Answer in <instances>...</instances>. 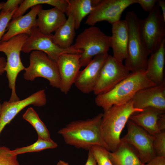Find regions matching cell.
Wrapping results in <instances>:
<instances>
[{"label":"cell","mask_w":165,"mask_h":165,"mask_svg":"<svg viewBox=\"0 0 165 165\" xmlns=\"http://www.w3.org/2000/svg\"><path fill=\"white\" fill-rule=\"evenodd\" d=\"M102 113L86 120L73 121L60 129L58 133L65 143L78 148L89 150L98 145L109 150L102 137L100 125Z\"/></svg>","instance_id":"cell-1"},{"label":"cell","mask_w":165,"mask_h":165,"mask_svg":"<svg viewBox=\"0 0 165 165\" xmlns=\"http://www.w3.org/2000/svg\"><path fill=\"white\" fill-rule=\"evenodd\" d=\"M143 110L134 108L131 100L126 103L114 105L104 110L101 131L103 139L109 151H115L119 144L121 132L130 116Z\"/></svg>","instance_id":"cell-2"},{"label":"cell","mask_w":165,"mask_h":165,"mask_svg":"<svg viewBox=\"0 0 165 165\" xmlns=\"http://www.w3.org/2000/svg\"><path fill=\"white\" fill-rule=\"evenodd\" d=\"M156 85L148 78L145 71L131 72L111 90L97 95L95 102L105 110L114 105L127 103L139 90Z\"/></svg>","instance_id":"cell-3"},{"label":"cell","mask_w":165,"mask_h":165,"mask_svg":"<svg viewBox=\"0 0 165 165\" xmlns=\"http://www.w3.org/2000/svg\"><path fill=\"white\" fill-rule=\"evenodd\" d=\"M129 30L127 56L124 65L131 72L146 71L150 55L145 46L140 31V19L133 11L128 12L125 19Z\"/></svg>","instance_id":"cell-4"},{"label":"cell","mask_w":165,"mask_h":165,"mask_svg":"<svg viewBox=\"0 0 165 165\" xmlns=\"http://www.w3.org/2000/svg\"><path fill=\"white\" fill-rule=\"evenodd\" d=\"M71 46L80 51L81 67L86 66L95 56L108 53L111 47V36L94 26L86 28L77 36Z\"/></svg>","instance_id":"cell-5"},{"label":"cell","mask_w":165,"mask_h":165,"mask_svg":"<svg viewBox=\"0 0 165 165\" xmlns=\"http://www.w3.org/2000/svg\"><path fill=\"white\" fill-rule=\"evenodd\" d=\"M28 35L22 34L11 38L8 40L0 42V52L4 53L7 59L5 71L8 81L9 87L11 93L9 102L20 100L16 92V83L17 76L21 71L24 70L20 57L22 48Z\"/></svg>","instance_id":"cell-6"},{"label":"cell","mask_w":165,"mask_h":165,"mask_svg":"<svg viewBox=\"0 0 165 165\" xmlns=\"http://www.w3.org/2000/svg\"><path fill=\"white\" fill-rule=\"evenodd\" d=\"M29 61V66L24 70L25 79L33 81L37 77L43 78L48 80L53 87L60 88L61 79L57 62L44 53L38 50L31 52Z\"/></svg>","instance_id":"cell-7"},{"label":"cell","mask_w":165,"mask_h":165,"mask_svg":"<svg viewBox=\"0 0 165 165\" xmlns=\"http://www.w3.org/2000/svg\"><path fill=\"white\" fill-rule=\"evenodd\" d=\"M140 31L150 55L157 51L165 40V20L157 4L147 17L140 19Z\"/></svg>","instance_id":"cell-8"},{"label":"cell","mask_w":165,"mask_h":165,"mask_svg":"<svg viewBox=\"0 0 165 165\" xmlns=\"http://www.w3.org/2000/svg\"><path fill=\"white\" fill-rule=\"evenodd\" d=\"M53 34L42 33L36 26L33 27L23 46L21 51L29 53L34 50L42 51L51 59L57 62L59 57L64 53L80 54L81 52L72 47L61 48L55 44L52 40Z\"/></svg>","instance_id":"cell-9"},{"label":"cell","mask_w":165,"mask_h":165,"mask_svg":"<svg viewBox=\"0 0 165 165\" xmlns=\"http://www.w3.org/2000/svg\"><path fill=\"white\" fill-rule=\"evenodd\" d=\"M130 73L122 61L109 55L101 69L93 92L97 96L108 91Z\"/></svg>","instance_id":"cell-10"},{"label":"cell","mask_w":165,"mask_h":165,"mask_svg":"<svg viewBox=\"0 0 165 165\" xmlns=\"http://www.w3.org/2000/svg\"><path fill=\"white\" fill-rule=\"evenodd\" d=\"M135 3L136 0H95L85 24L93 26L97 22L105 21L112 24L120 20L126 8Z\"/></svg>","instance_id":"cell-11"},{"label":"cell","mask_w":165,"mask_h":165,"mask_svg":"<svg viewBox=\"0 0 165 165\" xmlns=\"http://www.w3.org/2000/svg\"><path fill=\"white\" fill-rule=\"evenodd\" d=\"M127 123V133L121 141L132 146L141 162L146 164L156 156L153 148L155 137L130 119Z\"/></svg>","instance_id":"cell-12"},{"label":"cell","mask_w":165,"mask_h":165,"mask_svg":"<svg viewBox=\"0 0 165 165\" xmlns=\"http://www.w3.org/2000/svg\"><path fill=\"white\" fill-rule=\"evenodd\" d=\"M46 102L44 89L40 90L22 100L4 101L2 104L0 118V134L5 126L25 108L31 105L42 107L45 105Z\"/></svg>","instance_id":"cell-13"},{"label":"cell","mask_w":165,"mask_h":165,"mask_svg":"<svg viewBox=\"0 0 165 165\" xmlns=\"http://www.w3.org/2000/svg\"><path fill=\"white\" fill-rule=\"evenodd\" d=\"M80 54L64 53L58 58L57 63L61 79L59 89L67 94L74 84L81 67Z\"/></svg>","instance_id":"cell-14"},{"label":"cell","mask_w":165,"mask_h":165,"mask_svg":"<svg viewBox=\"0 0 165 165\" xmlns=\"http://www.w3.org/2000/svg\"><path fill=\"white\" fill-rule=\"evenodd\" d=\"M108 56L106 53L95 56L85 68L80 71L74 84L82 93L93 92L101 69Z\"/></svg>","instance_id":"cell-15"},{"label":"cell","mask_w":165,"mask_h":165,"mask_svg":"<svg viewBox=\"0 0 165 165\" xmlns=\"http://www.w3.org/2000/svg\"><path fill=\"white\" fill-rule=\"evenodd\" d=\"M132 100L135 108L143 110L150 107L165 112V81L160 84L139 90Z\"/></svg>","instance_id":"cell-16"},{"label":"cell","mask_w":165,"mask_h":165,"mask_svg":"<svg viewBox=\"0 0 165 165\" xmlns=\"http://www.w3.org/2000/svg\"><path fill=\"white\" fill-rule=\"evenodd\" d=\"M112 25L111 47L113 50V57L123 62L127 56L129 35L128 24L125 19L120 20Z\"/></svg>","instance_id":"cell-17"},{"label":"cell","mask_w":165,"mask_h":165,"mask_svg":"<svg viewBox=\"0 0 165 165\" xmlns=\"http://www.w3.org/2000/svg\"><path fill=\"white\" fill-rule=\"evenodd\" d=\"M42 6L38 5L32 7L27 14L12 20L7 27V31L1 39L6 41L16 35L24 34L29 35L32 28L36 25V17Z\"/></svg>","instance_id":"cell-18"},{"label":"cell","mask_w":165,"mask_h":165,"mask_svg":"<svg viewBox=\"0 0 165 165\" xmlns=\"http://www.w3.org/2000/svg\"><path fill=\"white\" fill-rule=\"evenodd\" d=\"M36 20V27L43 34L50 35L55 31L66 21L65 14L54 7L47 9H41Z\"/></svg>","instance_id":"cell-19"},{"label":"cell","mask_w":165,"mask_h":165,"mask_svg":"<svg viewBox=\"0 0 165 165\" xmlns=\"http://www.w3.org/2000/svg\"><path fill=\"white\" fill-rule=\"evenodd\" d=\"M165 61V40L159 49L151 54L148 58L146 74L148 78L156 85L165 81L164 67Z\"/></svg>","instance_id":"cell-20"},{"label":"cell","mask_w":165,"mask_h":165,"mask_svg":"<svg viewBox=\"0 0 165 165\" xmlns=\"http://www.w3.org/2000/svg\"><path fill=\"white\" fill-rule=\"evenodd\" d=\"M165 112L148 107L143 109L137 114L131 115L129 119L150 134L155 136L161 132L158 128L157 122L158 119Z\"/></svg>","instance_id":"cell-21"},{"label":"cell","mask_w":165,"mask_h":165,"mask_svg":"<svg viewBox=\"0 0 165 165\" xmlns=\"http://www.w3.org/2000/svg\"><path fill=\"white\" fill-rule=\"evenodd\" d=\"M109 158L113 165H144L138 152L130 144L121 141L115 151L110 152Z\"/></svg>","instance_id":"cell-22"},{"label":"cell","mask_w":165,"mask_h":165,"mask_svg":"<svg viewBox=\"0 0 165 165\" xmlns=\"http://www.w3.org/2000/svg\"><path fill=\"white\" fill-rule=\"evenodd\" d=\"M68 17L65 22L55 31L52 37L53 42L63 49L71 46L75 35L76 29L73 18L71 15Z\"/></svg>","instance_id":"cell-23"},{"label":"cell","mask_w":165,"mask_h":165,"mask_svg":"<svg viewBox=\"0 0 165 165\" xmlns=\"http://www.w3.org/2000/svg\"><path fill=\"white\" fill-rule=\"evenodd\" d=\"M68 8L65 14L71 15L75 22L76 30L78 29L83 19L93 10L95 0H67Z\"/></svg>","instance_id":"cell-24"},{"label":"cell","mask_w":165,"mask_h":165,"mask_svg":"<svg viewBox=\"0 0 165 165\" xmlns=\"http://www.w3.org/2000/svg\"><path fill=\"white\" fill-rule=\"evenodd\" d=\"M42 4H46L53 6L65 14L68 8L67 0H24L16 11L12 20L23 16L30 8Z\"/></svg>","instance_id":"cell-25"},{"label":"cell","mask_w":165,"mask_h":165,"mask_svg":"<svg viewBox=\"0 0 165 165\" xmlns=\"http://www.w3.org/2000/svg\"><path fill=\"white\" fill-rule=\"evenodd\" d=\"M22 117L34 128L37 133L38 138L46 140L51 139L48 129L33 108H28L23 115Z\"/></svg>","instance_id":"cell-26"},{"label":"cell","mask_w":165,"mask_h":165,"mask_svg":"<svg viewBox=\"0 0 165 165\" xmlns=\"http://www.w3.org/2000/svg\"><path fill=\"white\" fill-rule=\"evenodd\" d=\"M58 146L57 144L53 140H46L38 138L37 141L29 145L18 148L12 150L13 154L16 155L28 152H38L48 149H54Z\"/></svg>","instance_id":"cell-27"},{"label":"cell","mask_w":165,"mask_h":165,"mask_svg":"<svg viewBox=\"0 0 165 165\" xmlns=\"http://www.w3.org/2000/svg\"><path fill=\"white\" fill-rule=\"evenodd\" d=\"M89 149L93 155L97 165H113L109 157V151L105 148L94 145Z\"/></svg>","instance_id":"cell-28"},{"label":"cell","mask_w":165,"mask_h":165,"mask_svg":"<svg viewBox=\"0 0 165 165\" xmlns=\"http://www.w3.org/2000/svg\"><path fill=\"white\" fill-rule=\"evenodd\" d=\"M0 165H20L17 160V155H14L9 148L0 147Z\"/></svg>","instance_id":"cell-29"},{"label":"cell","mask_w":165,"mask_h":165,"mask_svg":"<svg viewBox=\"0 0 165 165\" xmlns=\"http://www.w3.org/2000/svg\"><path fill=\"white\" fill-rule=\"evenodd\" d=\"M155 137L153 148L156 156L165 157V131L158 133Z\"/></svg>","instance_id":"cell-30"},{"label":"cell","mask_w":165,"mask_h":165,"mask_svg":"<svg viewBox=\"0 0 165 165\" xmlns=\"http://www.w3.org/2000/svg\"><path fill=\"white\" fill-rule=\"evenodd\" d=\"M17 9L8 12L1 11L0 13V42L5 34L6 29L10 21Z\"/></svg>","instance_id":"cell-31"},{"label":"cell","mask_w":165,"mask_h":165,"mask_svg":"<svg viewBox=\"0 0 165 165\" xmlns=\"http://www.w3.org/2000/svg\"><path fill=\"white\" fill-rule=\"evenodd\" d=\"M23 0H8L4 2L1 11L8 12L17 9L23 2Z\"/></svg>","instance_id":"cell-32"},{"label":"cell","mask_w":165,"mask_h":165,"mask_svg":"<svg viewBox=\"0 0 165 165\" xmlns=\"http://www.w3.org/2000/svg\"><path fill=\"white\" fill-rule=\"evenodd\" d=\"M157 2L156 0H136V3H138L144 10L149 13L154 9Z\"/></svg>","instance_id":"cell-33"},{"label":"cell","mask_w":165,"mask_h":165,"mask_svg":"<svg viewBox=\"0 0 165 165\" xmlns=\"http://www.w3.org/2000/svg\"><path fill=\"white\" fill-rule=\"evenodd\" d=\"M144 165H165V157L156 156Z\"/></svg>","instance_id":"cell-34"},{"label":"cell","mask_w":165,"mask_h":165,"mask_svg":"<svg viewBox=\"0 0 165 165\" xmlns=\"http://www.w3.org/2000/svg\"><path fill=\"white\" fill-rule=\"evenodd\" d=\"M157 125L158 128L160 131L161 132L165 131V114H162L158 119Z\"/></svg>","instance_id":"cell-35"},{"label":"cell","mask_w":165,"mask_h":165,"mask_svg":"<svg viewBox=\"0 0 165 165\" xmlns=\"http://www.w3.org/2000/svg\"><path fill=\"white\" fill-rule=\"evenodd\" d=\"M88 158L85 165H97L96 160L91 150H88Z\"/></svg>","instance_id":"cell-36"},{"label":"cell","mask_w":165,"mask_h":165,"mask_svg":"<svg viewBox=\"0 0 165 165\" xmlns=\"http://www.w3.org/2000/svg\"><path fill=\"white\" fill-rule=\"evenodd\" d=\"M6 62V60L4 57H0V75H2L5 72Z\"/></svg>","instance_id":"cell-37"},{"label":"cell","mask_w":165,"mask_h":165,"mask_svg":"<svg viewBox=\"0 0 165 165\" xmlns=\"http://www.w3.org/2000/svg\"><path fill=\"white\" fill-rule=\"evenodd\" d=\"M157 5L161 9L163 17L165 20V1L164 0H157Z\"/></svg>","instance_id":"cell-38"},{"label":"cell","mask_w":165,"mask_h":165,"mask_svg":"<svg viewBox=\"0 0 165 165\" xmlns=\"http://www.w3.org/2000/svg\"><path fill=\"white\" fill-rule=\"evenodd\" d=\"M57 165H69L68 163L64 161L60 160L58 162Z\"/></svg>","instance_id":"cell-39"},{"label":"cell","mask_w":165,"mask_h":165,"mask_svg":"<svg viewBox=\"0 0 165 165\" xmlns=\"http://www.w3.org/2000/svg\"><path fill=\"white\" fill-rule=\"evenodd\" d=\"M4 3V2H2L0 3V11L2 9Z\"/></svg>","instance_id":"cell-40"},{"label":"cell","mask_w":165,"mask_h":165,"mask_svg":"<svg viewBox=\"0 0 165 165\" xmlns=\"http://www.w3.org/2000/svg\"><path fill=\"white\" fill-rule=\"evenodd\" d=\"M2 104L1 103V99H0V118L1 113L2 110Z\"/></svg>","instance_id":"cell-41"}]
</instances>
